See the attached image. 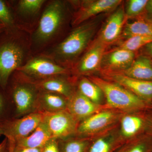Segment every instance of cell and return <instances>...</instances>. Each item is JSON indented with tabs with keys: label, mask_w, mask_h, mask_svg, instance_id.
<instances>
[{
	"label": "cell",
	"mask_w": 152,
	"mask_h": 152,
	"mask_svg": "<svg viewBox=\"0 0 152 152\" xmlns=\"http://www.w3.org/2000/svg\"><path fill=\"white\" fill-rule=\"evenodd\" d=\"M99 21L94 20L76 26L70 34L53 49L50 59L63 66L73 61L86 48L94 37Z\"/></svg>",
	"instance_id": "6da1fadb"
},
{
	"label": "cell",
	"mask_w": 152,
	"mask_h": 152,
	"mask_svg": "<svg viewBox=\"0 0 152 152\" xmlns=\"http://www.w3.org/2000/svg\"><path fill=\"white\" fill-rule=\"evenodd\" d=\"M88 78L100 88L105 99V104L110 108L124 113L152 110V105L116 83L96 76H91Z\"/></svg>",
	"instance_id": "7a4b0ae2"
},
{
	"label": "cell",
	"mask_w": 152,
	"mask_h": 152,
	"mask_svg": "<svg viewBox=\"0 0 152 152\" xmlns=\"http://www.w3.org/2000/svg\"><path fill=\"white\" fill-rule=\"evenodd\" d=\"M26 51L18 30L0 33V87L6 89L11 75L23 64Z\"/></svg>",
	"instance_id": "3957f363"
},
{
	"label": "cell",
	"mask_w": 152,
	"mask_h": 152,
	"mask_svg": "<svg viewBox=\"0 0 152 152\" xmlns=\"http://www.w3.org/2000/svg\"><path fill=\"white\" fill-rule=\"evenodd\" d=\"M66 15L64 2L58 0L50 2L45 8L37 28L33 34L34 45L42 48L53 41L62 28Z\"/></svg>",
	"instance_id": "277c9868"
},
{
	"label": "cell",
	"mask_w": 152,
	"mask_h": 152,
	"mask_svg": "<svg viewBox=\"0 0 152 152\" xmlns=\"http://www.w3.org/2000/svg\"><path fill=\"white\" fill-rule=\"evenodd\" d=\"M37 88L36 86L23 84L13 73L11 75L5 92L9 100L15 106L14 118L32 113L38 99Z\"/></svg>",
	"instance_id": "5b68a950"
},
{
	"label": "cell",
	"mask_w": 152,
	"mask_h": 152,
	"mask_svg": "<svg viewBox=\"0 0 152 152\" xmlns=\"http://www.w3.org/2000/svg\"><path fill=\"white\" fill-rule=\"evenodd\" d=\"M124 113L113 109H107L81 121L77 134L90 138L116 126Z\"/></svg>",
	"instance_id": "8992f818"
},
{
	"label": "cell",
	"mask_w": 152,
	"mask_h": 152,
	"mask_svg": "<svg viewBox=\"0 0 152 152\" xmlns=\"http://www.w3.org/2000/svg\"><path fill=\"white\" fill-rule=\"evenodd\" d=\"M43 118V113L36 112L20 118L11 119L0 125V136H4L10 143H15L33 133L42 122Z\"/></svg>",
	"instance_id": "52a82bcc"
},
{
	"label": "cell",
	"mask_w": 152,
	"mask_h": 152,
	"mask_svg": "<svg viewBox=\"0 0 152 152\" xmlns=\"http://www.w3.org/2000/svg\"><path fill=\"white\" fill-rule=\"evenodd\" d=\"M43 122L53 139H65L77 134L78 122L67 110L43 113Z\"/></svg>",
	"instance_id": "ba28073f"
},
{
	"label": "cell",
	"mask_w": 152,
	"mask_h": 152,
	"mask_svg": "<svg viewBox=\"0 0 152 152\" xmlns=\"http://www.w3.org/2000/svg\"><path fill=\"white\" fill-rule=\"evenodd\" d=\"M17 71L35 77L46 79L64 75L69 73L67 69L47 57H38L25 63Z\"/></svg>",
	"instance_id": "9c48e42d"
},
{
	"label": "cell",
	"mask_w": 152,
	"mask_h": 152,
	"mask_svg": "<svg viewBox=\"0 0 152 152\" xmlns=\"http://www.w3.org/2000/svg\"><path fill=\"white\" fill-rule=\"evenodd\" d=\"M147 112L123 114L118 126L120 135L125 142L147 134Z\"/></svg>",
	"instance_id": "30bf717a"
},
{
	"label": "cell",
	"mask_w": 152,
	"mask_h": 152,
	"mask_svg": "<svg viewBox=\"0 0 152 152\" xmlns=\"http://www.w3.org/2000/svg\"><path fill=\"white\" fill-rule=\"evenodd\" d=\"M104 79L124 87L147 103L152 105V82L132 78L116 72L103 73Z\"/></svg>",
	"instance_id": "8fae6325"
},
{
	"label": "cell",
	"mask_w": 152,
	"mask_h": 152,
	"mask_svg": "<svg viewBox=\"0 0 152 152\" xmlns=\"http://www.w3.org/2000/svg\"><path fill=\"white\" fill-rule=\"evenodd\" d=\"M107 109L110 108L105 104L94 103L78 91H74L67 99L66 110L79 122Z\"/></svg>",
	"instance_id": "7c38bea8"
},
{
	"label": "cell",
	"mask_w": 152,
	"mask_h": 152,
	"mask_svg": "<svg viewBox=\"0 0 152 152\" xmlns=\"http://www.w3.org/2000/svg\"><path fill=\"white\" fill-rule=\"evenodd\" d=\"M121 0L84 1L75 14L72 24L77 26L95 16L116 10L121 4Z\"/></svg>",
	"instance_id": "4fadbf2b"
},
{
	"label": "cell",
	"mask_w": 152,
	"mask_h": 152,
	"mask_svg": "<svg viewBox=\"0 0 152 152\" xmlns=\"http://www.w3.org/2000/svg\"><path fill=\"white\" fill-rule=\"evenodd\" d=\"M127 20L124 7L117 8L107 19L97 40L107 47L121 37Z\"/></svg>",
	"instance_id": "5bb4252c"
},
{
	"label": "cell",
	"mask_w": 152,
	"mask_h": 152,
	"mask_svg": "<svg viewBox=\"0 0 152 152\" xmlns=\"http://www.w3.org/2000/svg\"><path fill=\"white\" fill-rule=\"evenodd\" d=\"M107 46L97 40L77 63L75 70L81 75H88L101 69L102 60L105 53Z\"/></svg>",
	"instance_id": "9a60e30c"
},
{
	"label": "cell",
	"mask_w": 152,
	"mask_h": 152,
	"mask_svg": "<svg viewBox=\"0 0 152 152\" xmlns=\"http://www.w3.org/2000/svg\"><path fill=\"white\" fill-rule=\"evenodd\" d=\"M135 58L134 52L118 48L104 54L101 69L103 73L122 72L129 67Z\"/></svg>",
	"instance_id": "2e32d148"
},
{
	"label": "cell",
	"mask_w": 152,
	"mask_h": 152,
	"mask_svg": "<svg viewBox=\"0 0 152 152\" xmlns=\"http://www.w3.org/2000/svg\"><path fill=\"white\" fill-rule=\"evenodd\" d=\"M124 143L120 135L118 124L92 137L87 152H115Z\"/></svg>",
	"instance_id": "e0dca14e"
},
{
	"label": "cell",
	"mask_w": 152,
	"mask_h": 152,
	"mask_svg": "<svg viewBox=\"0 0 152 152\" xmlns=\"http://www.w3.org/2000/svg\"><path fill=\"white\" fill-rule=\"evenodd\" d=\"M52 139L53 138L48 129L42 121L34 132L28 137L19 140L15 143H9L10 146L14 149L42 148Z\"/></svg>",
	"instance_id": "ac0fdd59"
},
{
	"label": "cell",
	"mask_w": 152,
	"mask_h": 152,
	"mask_svg": "<svg viewBox=\"0 0 152 152\" xmlns=\"http://www.w3.org/2000/svg\"><path fill=\"white\" fill-rule=\"evenodd\" d=\"M116 73L137 80L152 82V61L146 56H139L129 67Z\"/></svg>",
	"instance_id": "d6986e66"
},
{
	"label": "cell",
	"mask_w": 152,
	"mask_h": 152,
	"mask_svg": "<svg viewBox=\"0 0 152 152\" xmlns=\"http://www.w3.org/2000/svg\"><path fill=\"white\" fill-rule=\"evenodd\" d=\"M35 86L38 88L45 91L58 94L67 99L74 92L70 84L59 76L44 79L36 83Z\"/></svg>",
	"instance_id": "ffe728a7"
},
{
	"label": "cell",
	"mask_w": 152,
	"mask_h": 152,
	"mask_svg": "<svg viewBox=\"0 0 152 152\" xmlns=\"http://www.w3.org/2000/svg\"><path fill=\"white\" fill-rule=\"evenodd\" d=\"M134 36L152 37V20L141 18L125 24L121 37L125 39Z\"/></svg>",
	"instance_id": "44dd1931"
},
{
	"label": "cell",
	"mask_w": 152,
	"mask_h": 152,
	"mask_svg": "<svg viewBox=\"0 0 152 152\" xmlns=\"http://www.w3.org/2000/svg\"><path fill=\"white\" fill-rule=\"evenodd\" d=\"M37 99L46 112H56L66 110L67 99L62 95L43 91L38 95Z\"/></svg>",
	"instance_id": "7402d4cb"
},
{
	"label": "cell",
	"mask_w": 152,
	"mask_h": 152,
	"mask_svg": "<svg viewBox=\"0 0 152 152\" xmlns=\"http://www.w3.org/2000/svg\"><path fill=\"white\" fill-rule=\"evenodd\" d=\"M115 152H152V136L145 134L128 141Z\"/></svg>",
	"instance_id": "603a6c76"
},
{
	"label": "cell",
	"mask_w": 152,
	"mask_h": 152,
	"mask_svg": "<svg viewBox=\"0 0 152 152\" xmlns=\"http://www.w3.org/2000/svg\"><path fill=\"white\" fill-rule=\"evenodd\" d=\"M46 1L44 0H21L16 4L10 2L15 16L17 15H34L39 12Z\"/></svg>",
	"instance_id": "cb8c5ba5"
},
{
	"label": "cell",
	"mask_w": 152,
	"mask_h": 152,
	"mask_svg": "<svg viewBox=\"0 0 152 152\" xmlns=\"http://www.w3.org/2000/svg\"><path fill=\"white\" fill-rule=\"evenodd\" d=\"M78 91L92 102L99 104H102L104 95L100 88L89 78L83 77L78 83Z\"/></svg>",
	"instance_id": "d4e9b609"
},
{
	"label": "cell",
	"mask_w": 152,
	"mask_h": 152,
	"mask_svg": "<svg viewBox=\"0 0 152 152\" xmlns=\"http://www.w3.org/2000/svg\"><path fill=\"white\" fill-rule=\"evenodd\" d=\"M0 24L3 25L6 31L18 30L16 20L10 1L0 0Z\"/></svg>",
	"instance_id": "484cf974"
},
{
	"label": "cell",
	"mask_w": 152,
	"mask_h": 152,
	"mask_svg": "<svg viewBox=\"0 0 152 152\" xmlns=\"http://www.w3.org/2000/svg\"><path fill=\"white\" fill-rule=\"evenodd\" d=\"M152 42V37L134 36L126 39L118 48L134 52Z\"/></svg>",
	"instance_id": "4316f807"
},
{
	"label": "cell",
	"mask_w": 152,
	"mask_h": 152,
	"mask_svg": "<svg viewBox=\"0 0 152 152\" xmlns=\"http://www.w3.org/2000/svg\"><path fill=\"white\" fill-rule=\"evenodd\" d=\"M91 138L71 140L64 145L63 152H87Z\"/></svg>",
	"instance_id": "83f0119b"
},
{
	"label": "cell",
	"mask_w": 152,
	"mask_h": 152,
	"mask_svg": "<svg viewBox=\"0 0 152 152\" xmlns=\"http://www.w3.org/2000/svg\"><path fill=\"white\" fill-rule=\"evenodd\" d=\"M148 0H130L128 1L125 10L126 18H130L138 16L146 9Z\"/></svg>",
	"instance_id": "f1b7e54d"
},
{
	"label": "cell",
	"mask_w": 152,
	"mask_h": 152,
	"mask_svg": "<svg viewBox=\"0 0 152 152\" xmlns=\"http://www.w3.org/2000/svg\"><path fill=\"white\" fill-rule=\"evenodd\" d=\"M9 100L5 92L0 87V125L11 119L7 116V102Z\"/></svg>",
	"instance_id": "f546056e"
},
{
	"label": "cell",
	"mask_w": 152,
	"mask_h": 152,
	"mask_svg": "<svg viewBox=\"0 0 152 152\" xmlns=\"http://www.w3.org/2000/svg\"><path fill=\"white\" fill-rule=\"evenodd\" d=\"M56 139H52L42 148V152H59Z\"/></svg>",
	"instance_id": "4dcf8cb0"
},
{
	"label": "cell",
	"mask_w": 152,
	"mask_h": 152,
	"mask_svg": "<svg viewBox=\"0 0 152 152\" xmlns=\"http://www.w3.org/2000/svg\"><path fill=\"white\" fill-rule=\"evenodd\" d=\"M9 152H42V151L41 148H38L14 149L9 146Z\"/></svg>",
	"instance_id": "1f68e13d"
},
{
	"label": "cell",
	"mask_w": 152,
	"mask_h": 152,
	"mask_svg": "<svg viewBox=\"0 0 152 152\" xmlns=\"http://www.w3.org/2000/svg\"><path fill=\"white\" fill-rule=\"evenodd\" d=\"M147 134L152 136V110L147 112Z\"/></svg>",
	"instance_id": "d6a6232c"
},
{
	"label": "cell",
	"mask_w": 152,
	"mask_h": 152,
	"mask_svg": "<svg viewBox=\"0 0 152 152\" xmlns=\"http://www.w3.org/2000/svg\"><path fill=\"white\" fill-rule=\"evenodd\" d=\"M9 152V142L6 138L0 144V152Z\"/></svg>",
	"instance_id": "836d02e7"
},
{
	"label": "cell",
	"mask_w": 152,
	"mask_h": 152,
	"mask_svg": "<svg viewBox=\"0 0 152 152\" xmlns=\"http://www.w3.org/2000/svg\"><path fill=\"white\" fill-rule=\"evenodd\" d=\"M145 53L149 56L152 58V42L144 47Z\"/></svg>",
	"instance_id": "e575fe53"
},
{
	"label": "cell",
	"mask_w": 152,
	"mask_h": 152,
	"mask_svg": "<svg viewBox=\"0 0 152 152\" xmlns=\"http://www.w3.org/2000/svg\"><path fill=\"white\" fill-rule=\"evenodd\" d=\"M146 9L149 13L152 14V0L148 1Z\"/></svg>",
	"instance_id": "d590c367"
},
{
	"label": "cell",
	"mask_w": 152,
	"mask_h": 152,
	"mask_svg": "<svg viewBox=\"0 0 152 152\" xmlns=\"http://www.w3.org/2000/svg\"><path fill=\"white\" fill-rule=\"evenodd\" d=\"M4 29V28L3 26V25L0 24V33H1Z\"/></svg>",
	"instance_id": "8d00e7d4"
}]
</instances>
